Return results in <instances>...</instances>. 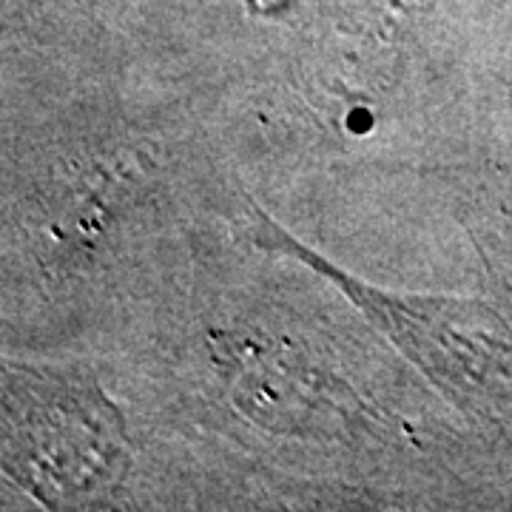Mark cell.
Returning <instances> with one entry per match:
<instances>
[{
  "mask_svg": "<svg viewBox=\"0 0 512 512\" xmlns=\"http://www.w3.org/2000/svg\"><path fill=\"white\" fill-rule=\"evenodd\" d=\"M3 467L46 507L89 504L128 470L126 427L94 384L9 362Z\"/></svg>",
  "mask_w": 512,
  "mask_h": 512,
  "instance_id": "cell-1",
  "label": "cell"
},
{
  "mask_svg": "<svg viewBox=\"0 0 512 512\" xmlns=\"http://www.w3.org/2000/svg\"><path fill=\"white\" fill-rule=\"evenodd\" d=\"M256 242L276 251H285L293 259L311 265L333 282L370 322L419 367L421 373L436 382L450 396H476L490 390L498 373L501 339L495 336L493 319L476 302L436 299V296H404L384 293L353 279L336 265L325 262L311 248L285 237L274 222L256 214Z\"/></svg>",
  "mask_w": 512,
  "mask_h": 512,
  "instance_id": "cell-2",
  "label": "cell"
}]
</instances>
